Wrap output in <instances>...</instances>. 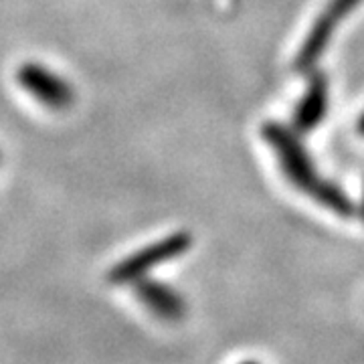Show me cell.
<instances>
[{
	"label": "cell",
	"mask_w": 364,
	"mask_h": 364,
	"mask_svg": "<svg viewBox=\"0 0 364 364\" xmlns=\"http://www.w3.org/2000/svg\"><path fill=\"white\" fill-rule=\"evenodd\" d=\"M263 140L269 144L273 154L279 162V168L284 170L286 178L304 195L314 198L318 205L328 208L330 213L348 219L358 210L354 207L348 195L340 188L338 184L326 181L324 176L314 166L312 158L306 152L304 144L299 142L298 134L282 124H265L261 130Z\"/></svg>",
	"instance_id": "obj_1"
},
{
	"label": "cell",
	"mask_w": 364,
	"mask_h": 364,
	"mask_svg": "<svg viewBox=\"0 0 364 364\" xmlns=\"http://www.w3.org/2000/svg\"><path fill=\"white\" fill-rule=\"evenodd\" d=\"M191 247H193V235L188 231H176V233L166 235L164 239L150 243L140 251L128 255L126 259L116 263L107 273V282L114 286H128V284L134 286L142 277H148V273L152 269L181 257Z\"/></svg>",
	"instance_id": "obj_2"
},
{
	"label": "cell",
	"mask_w": 364,
	"mask_h": 364,
	"mask_svg": "<svg viewBox=\"0 0 364 364\" xmlns=\"http://www.w3.org/2000/svg\"><path fill=\"white\" fill-rule=\"evenodd\" d=\"M363 2L364 0H330V4L322 11L320 18L314 23L304 45H301V49H299L296 69H299V71L312 69L320 61V57L324 55L326 47H328V43H330L340 23L352 11H356Z\"/></svg>",
	"instance_id": "obj_3"
},
{
	"label": "cell",
	"mask_w": 364,
	"mask_h": 364,
	"mask_svg": "<svg viewBox=\"0 0 364 364\" xmlns=\"http://www.w3.org/2000/svg\"><path fill=\"white\" fill-rule=\"evenodd\" d=\"M18 83L25 87L39 104L51 109H65L73 104V87L65 79L37 63H26L18 69Z\"/></svg>",
	"instance_id": "obj_4"
},
{
	"label": "cell",
	"mask_w": 364,
	"mask_h": 364,
	"mask_svg": "<svg viewBox=\"0 0 364 364\" xmlns=\"http://www.w3.org/2000/svg\"><path fill=\"white\" fill-rule=\"evenodd\" d=\"M134 296L144 304V308L158 320L178 322L186 316V299L172 286H166L158 279L142 277L134 284Z\"/></svg>",
	"instance_id": "obj_5"
},
{
	"label": "cell",
	"mask_w": 364,
	"mask_h": 364,
	"mask_svg": "<svg viewBox=\"0 0 364 364\" xmlns=\"http://www.w3.org/2000/svg\"><path fill=\"white\" fill-rule=\"evenodd\" d=\"M328 95H330L328 79L322 73H316L296 107V114H294L296 130L310 132L322 124L326 112H328V104H330Z\"/></svg>",
	"instance_id": "obj_6"
},
{
	"label": "cell",
	"mask_w": 364,
	"mask_h": 364,
	"mask_svg": "<svg viewBox=\"0 0 364 364\" xmlns=\"http://www.w3.org/2000/svg\"><path fill=\"white\" fill-rule=\"evenodd\" d=\"M356 130H358L360 136H364V112H363V116L358 117V122H356Z\"/></svg>",
	"instance_id": "obj_7"
},
{
	"label": "cell",
	"mask_w": 364,
	"mask_h": 364,
	"mask_svg": "<svg viewBox=\"0 0 364 364\" xmlns=\"http://www.w3.org/2000/svg\"><path fill=\"white\" fill-rule=\"evenodd\" d=\"M358 215H360V219L364 223V188H363V200H360V208H358Z\"/></svg>",
	"instance_id": "obj_8"
},
{
	"label": "cell",
	"mask_w": 364,
	"mask_h": 364,
	"mask_svg": "<svg viewBox=\"0 0 364 364\" xmlns=\"http://www.w3.org/2000/svg\"><path fill=\"white\" fill-rule=\"evenodd\" d=\"M241 364H261L259 360H245V363H241Z\"/></svg>",
	"instance_id": "obj_9"
}]
</instances>
